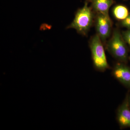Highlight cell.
<instances>
[{
	"label": "cell",
	"mask_w": 130,
	"mask_h": 130,
	"mask_svg": "<svg viewBox=\"0 0 130 130\" xmlns=\"http://www.w3.org/2000/svg\"><path fill=\"white\" fill-rule=\"evenodd\" d=\"M88 3V0H85L83 7L77 10L73 21L67 29H74L83 36L87 35L94 19L92 8L89 6Z\"/></svg>",
	"instance_id": "cell-1"
},
{
	"label": "cell",
	"mask_w": 130,
	"mask_h": 130,
	"mask_svg": "<svg viewBox=\"0 0 130 130\" xmlns=\"http://www.w3.org/2000/svg\"><path fill=\"white\" fill-rule=\"evenodd\" d=\"M121 34L125 41L130 47V29H127L126 30L123 31Z\"/></svg>",
	"instance_id": "cell-9"
},
{
	"label": "cell",
	"mask_w": 130,
	"mask_h": 130,
	"mask_svg": "<svg viewBox=\"0 0 130 130\" xmlns=\"http://www.w3.org/2000/svg\"><path fill=\"white\" fill-rule=\"evenodd\" d=\"M93 64L96 70L104 71L109 68L102 42L96 34L91 38L89 42Z\"/></svg>",
	"instance_id": "cell-3"
},
{
	"label": "cell",
	"mask_w": 130,
	"mask_h": 130,
	"mask_svg": "<svg viewBox=\"0 0 130 130\" xmlns=\"http://www.w3.org/2000/svg\"><path fill=\"white\" fill-rule=\"evenodd\" d=\"M128 102L130 107V93H128Z\"/></svg>",
	"instance_id": "cell-11"
},
{
	"label": "cell",
	"mask_w": 130,
	"mask_h": 130,
	"mask_svg": "<svg viewBox=\"0 0 130 130\" xmlns=\"http://www.w3.org/2000/svg\"><path fill=\"white\" fill-rule=\"evenodd\" d=\"M120 24L122 27L130 29V12L128 16L124 20L121 21Z\"/></svg>",
	"instance_id": "cell-10"
},
{
	"label": "cell",
	"mask_w": 130,
	"mask_h": 130,
	"mask_svg": "<svg viewBox=\"0 0 130 130\" xmlns=\"http://www.w3.org/2000/svg\"><path fill=\"white\" fill-rule=\"evenodd\" d=\"M127 44L118 29H114L112 36L107 44L109 53L120 62L126 63L129 59Z\"/></svg>",
	"instance_id": "cell-2"
},
{
	"label": "cell",
	"mask_w": 130,
	"mask_h": 130,
	"mask_svg": "<svg viewBox=\"0 0 130 130\" xmlns=\"http://www.w3.org/2000/svg\"><path fill=\"white\" fill-rule=\"evenodd\" d=\"M95 28L97 35L102 42H105L111 35V20L109 16L97 13L95 17Z\"/></svg>",
	"instance_id": "cell-4"
},
{
	"label": "cell",
	"mask_w": 130,
	"mask_h": 130,
	"mask_svg": "<svg viewBox=\"0 0 130 130\" xmlns=\"http://www.w3.org/2000/svg\"><path fill=\"white\" fill-rule=\"evenodd\" d=\"M116 118L121 129L130 128V107L128 102V93L118 108Z\"/></svg>",
	"instance_id": "cell-5"
},
{
	"label": "cell",
	"mask_w": 130,
	"mask_h": 130,
	"mask_svg": "<svg viewBox=\"0 0 130 130\" xmlns=\"http://www.w3.org/2000/svg\"><path fill=\"white\" fill-rule=\"evenodd\" d=\"M112 74L120 83L130 89V67L126 63L119 62L116 64L113 69Z\"/></svg>",
	"instance_id": "cell-6"
},
{
	"label": "cell",
	"mask_w": 130,
	"mask_h": 130,
	"mask_svg": "<svg viewBox=\"0 0 130 130\" xmlns=\"http://www.w3.org/2000/svg\"><path fill=\"white\" fill-rule=\"evenodd\" d=\"M112 12L114 18L120 21L125 19L129 13L127 8L122 5H116L113 8Z\"/></svg>",
	"instance_id": "cell-8"
},
{
	"label": "cell",
	"mask_w": 130,
	"mask_h": 130,
	"mask_svg": "<svg viewBox=\"0 0 130 130\" xmlns=\"http://www.w3.org/2000/svg\"><path fill=\"white\" fill-rule=\"evenodd\" d=\"M129 60L130 61V56H129Z\"/></svg>",
	"instance_id": "cell-12"
},
{
	"label": "cell",
	"mask_w": 130,
	"mask_h": 130,
	"mask_svg": "<svg viewBox=\"0 0 130 130\" xmlns=\"http://www.w3.org/2000/svg\"><path fill=\"white\" fill-rule=\"evenodd\" d=\"M91 8L97 13L109 16V8L113 4V0H88Z\"/></svg>",
	"instance_id": "cell-7"
}]
</instances>
